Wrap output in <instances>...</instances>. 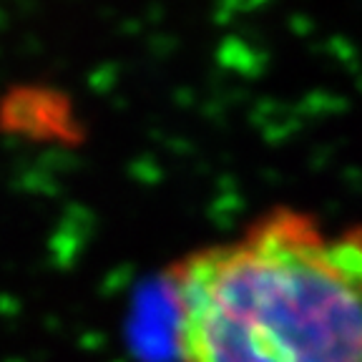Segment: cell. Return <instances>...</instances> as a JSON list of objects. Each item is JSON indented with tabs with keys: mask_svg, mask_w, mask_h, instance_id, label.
Segmentation results:
<instances>
[{
	"mask_svg": "<svg viewBox=\"0 0 362 362\" xmlns=\"http://www.w3.org/2000/svg\"><path fill=\"white\" fill-rule=\"evenodd\" d=\"M181 362H362V224L274 206L166 274Z\"/></svg>",
	"mask_w": 362,
	"mask_h": 362,
	"instance_id": "cell-1",
	"label": "cell"
}]
</instances>
